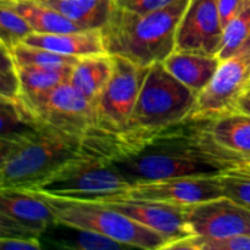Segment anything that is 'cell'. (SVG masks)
<instances>
[{"mask_svg": "<svg viewBox=\"0 0 250 250\" xmlns=\"http://www.w3.org/2000/svg\"><path fill=\"white\" fill-rule=\"evenodd\" d=\"M212 120L188 117L142 136L105 133L103 150L129 186L168 178L221 176L250 165L248 156L217 143Z\"/></svg>", "mask_w": 250, "mask_h": 250, "instance_id": "1", "label": "cell"}, {"mask_svg": "<svg viewBox=\"0 0 250 250\" xmlns=\"http://www.w3.org/2000/svg\"><path fill=\"white\" fill-rule=\"evenodd\" d=\"M189 0L149 12L134 14L114 5L102 31L106 53L142 67L164 62L176 48V32Z\"/></svg>", "mask_w": 250, "mask_h": 250, "instance_id": "2", "label": "cell"}, {"mask_svg": "<svg viewBox=\"0 0 250 250\" xmlns=\"http://www.w3.org/2000/svg\"><path fill=\"white\" fill-rule=\"evenodd\" d=\"M83 139L42 126L14 139H0V189H33L82 154Z\"/></svg>", "mask_w": 250, "mask_h": 250, "instance_id": "3", "label": "cell"}, {"mask_svg": "<svg viewBox=\"0 0 250 250\" xmlns=\"http://www.w3.org/2000/svg\"><path fill=\"white\" fill-rule=\"evenodd\" d=\"M198 94L171 75L164 62L149 67L127 127L121 131L142 136L188 119Z\"/></svg>", "mask_w": 250, "mask_h": 250, "instance_id": "4", "label": "cell"}, {"mask_svg": "<svg viewBox=\"0 0 250 250\" xmlns=\"http://www.w3.org/2000/svg\"><path fill=\"white\" fill-rule=\"evenodd\" d=\"M28 190L41 195L50 205L60 224L98 232L126 247L146 250L167 249L168 242L165 237L104 203L65 199L38 190Z\"/></svg>", "mask_w": 250, "mask_h": 250, "instance_id": "5", "label": "cell"}, {"mask_svg": "<svg viewBox=\"0 0 250 250\" xmlns=\"http://www.w3.org/2000/svg\"><path fill=\"white\" fill-rule=\"evenodd\" d=\"M131 186L109 163L83 153L32 190L58 198L110 202Z\"/></svg>", "mask_w": 250, "mask_h": 250, "instance_id": "6", "label": "cell"}, {"mask_svg": "<svg viewBox=\"0 0 250 250\" xmlns=\"http://www.w3.org/2000/svg\"><path fill=\"white\" fill-rule=\"evenodd\" d=\"M24 103L41 126L67 136L83 139L97 128L95 102L81 94L70 82Z\"/></svg>", "mask_w": 250, "mask_h": 250, "instance_id": "7", "label": "cell"}, {"mask_svg": "<svg viewBox=\"0 0 250 250\" xmlns=\"http://www.w3.org/2000/svg\"><path fill=\"white\" fill-rule=\"evenodd\" d=\"M114 58V72L95 100L97 128L117 133L127 127L149 67H142L121 56Z\"/></svg>", "mask_w": 250, "mask_h": 250, "instance_id": "8", "label": "cell"}, {"mask_svg": "<svg viewBox=\"0 0 250 250\" xmlns=\"http://www.w3.org/2000/svg\"><path fill=\"white\" fill-rule=\"evenodd\" d=\"M250 83V38L231 58L222 60L214 78L198 95L189 117L215 119L232 111Z\"/></svg>", "mask_w": 250, "mask_h": 250, "instance_id": "9", "label": "cell"}, {"mask_svg": "<svg viewBox=\"0 0 250 250\" xmlns=\"http://www.w3.org/2000/svg\"><path fill=\"white\" fill-rule=\"evenodd\" d=\"M220 197H224L221 180L220 176H212L168 178L138 183L131 186L128 190L122 193L114 200H149L188 207Z\"/></svg>", "mask_w": 250, "mask_h": 250, "instance_id": "10", "label": "cell"}, {"mask_svg": "<svg viewBox=\"0 0 250 250\" xmlns=\"http://www.w3.org/2000/svg\"><path fill=\"white\" fill-rule=\"evenodd\" d=\"M187 224L193 236L226 238L250 236V210L227 197L187 207Z\"/></svg>", "mask_w": 250, "mask_h": 250, "instance_id": "11", "label": "cell"}, {"mask_svg": "<svg viewBox=\"0 0 250 250\" xmlns=\"http://www.w3.org/2000/svg\"><path fill=\"white\" fill-rule=\"evenodd\" d=\"M222 36L216 0H189L176 32L175 50L219 55Z\"/></svg>", "mask_w": 250, "mask_h": 250, "instance_id": "12", "label": "cell"}, {"mask_svg": "<svg viewBox=\"0 0 250 250\" xmlns=\"http://www.w3.org/2000/svg\"><path fill=\"white\" fill-rule=\"evenodd\" d=\"M104 204L165 237L168 242L167 249L193 237L187 224V207L183 205L129 199L112 200Z\"/></svg>", "mask_w": 250, "mask_h": 250, "instance_id": "13", "label": "cell"}, {"mask_svg": "<svg viewBox=\"0 0 250 250\" xmlns=\"http://www.w3.org/2000/svg\"><path fill=\"white\" fill-rule=\"evenodd\" d=\"M0 214L6 215L39 237L58 224V217L50 205L28 189H0Z\"/></svg>", "mask_w": 250, "mask_h": 250, "instance_id": "14", "label": "cell"}, {"mask_svg": "<svg viewBox=\"0 0 250 250\" xmlns=\"http://www.w3.org/2000/svg\"><path fill=\"white\" fill-rule=\"evenodd\" d=\"M23 43L78 59L106 53L100 29L65 33H32L24 39Z\"/></svg>", "mask_w": 250, "mask_h": 250, "instance_id": "15", "label": "cell"}, {"mask_svg": "<svg viewBox=\"0 0 250 250\" xmlns=\"http://www.w3.org/2000/svg\"><path fill=\"white\" fill-rule=\"evenodd\" d=\"M220 63L217 55L177 50L164 61L168 72L198 95L211 82Z\"/></svg>", "mask_w": 250, "mask_h": 250, "instance_id": "16", "label": "cell"}, {"mask_svg": "<svg viewBox=\"0 0 250 250\" xmlns=\"http://www.w3.org/2000/svg\"><path fill=\"white\" fill-rule=\"evenodd\" d=\"M114 72V58L107 53L78 59L68 82L88 99H98Z\"/></svg>", "mask_w": 250, "mask_h": 250, "instance_id": "17", "label": "cell"}, {"mask_svg": "<svg viewBox=\"0 0 250 250\" xmlns=\"http://www.w3.org/2000/svg\"><path fill=\"white\" fill-rule=\"evenodd\" d=\"M83 29H102L114 7L112 0H38Z\"/></svg>", "mask_w": 250, "mask_h": 250, "instance_id": "18", "label": "cell"}, {"mask_svg": "<svg viewBox=\"0 0 250 250\" xmlns=\"http://www.w3.org/2000/svg\"><path fill=\"white\" fill-rule=\"evenodd\" d=\"M9 5H11L29 22L34 33H65L84 31L58 10L38 0H14Z\"/></svg>", "mask_w": 250, "mask_h": 250, "instance_id": "19", "label": "cell"}, {"mask_svg": "<svg viewBox=\"0 0 250 250\" xmlns=\"http://www.w3.org/2000/svg\"><path fill=\"white\" fill-rule=\"evenodd\" d=\"M211 129L224 148L250 158V115L229 111L215 117Z\"/></svg>", "mask_w": 250, "mask_h": 250, "instance_id": "20", "label": "cell"}, {"mask_svg": "<svg viewBox=\"0 0 250 250\" xmlns=\"http://www.w3.org/2000/svg\"><path fill=\"white\" fill-rule=\"evenodd\" d=\"M21 99L31 102L70 81L73 67L53 68L39 66H19Z\"/></svg>", "mask_w": 250, "mask_h": 250, "instance_id": "21", "label": "cell"}, {"mask_svg": "<svg viewBox=\"0 0 250 250\" xmlns=\"http://www.w3.org/2000/svg\"><path fill=\"white\" fill-rule=\"evenodd\" d=\"M0 139H14L41 128L26 103L21 99L0 98Z\"/></svg>", "mask_w": 250, "mask_h": 250, "instance_id": "22", "label": "cell"}, {"mask_svg": "<svg viewBox=\"0 0 250 250\" xmlns=\"http://www.w3.org/2000/svg\"><path fill=\"white\" fill-rule=\"evenodd\" d=\"M12 56L19 66H39V67L66 68L73 67L78 58L54 53L48 49L21 43L11 49Z\"/></svg>", "mask_w": 250, "mask_h": 250, "instance_id": "23", "label": "cell"}, {"mask_svg": "<svg viewBox=\"0 0 250 250\" xmlns=\"http://www.w3.org/2000/svg\"><path fill=\"white\" fill-rule=\"evenodd\" d=\"M250 38V0H244L241 11L224 28L220 60H226L238 53Z\"/></svg>", "mask_w": 250, "mask_h": 250, "instance_id": "24", "label": "cell"}, {"mask_svg": "<svg viewBox=\"0 0 250 250\" xmlns=\"http://www.w3.org/2000/svg\"><path fill=\"white\" fill-rule=\"evenodd\" d=\"M68 229V236L60 237L53 241L59 248L73 250H119L124 248L122 243L89 229H78L65 225Z\"/></svg>", "mask_w": 250, "mask_h": 250, "instance_id": "25", "label": "cell"}, {"mask_svg": "<svg viewBox=\"0 0 250 250\" xmlns=\"http://www.w3.org/2000/svg\"><path fill=\"white\" fill-rule=\"evenodd\" d=\"M34 33L29 22L16 11L11 5L1 4L0 9V37L1 44L14 49L19 44L23 43L24 39Z\"/></svg>", "mask_w": 250, "mask_h": 250, "instance_id": "26", "label": "cell"}, {"mask_svg": "<svg viewBox=\"0 0 250 250\" xmlns=\"http://www.w3.org/2000/svg\"><path fill=\"white\" fill-rule=\"evenodd\" d=\"M170 249L177 250H250V236H233L226 238L189 237L173 244Z\"/></svg>", "mask_w": 250, "mask_h": 250, "instance_id": "27", "label": "cell"}, {"mask_svg": "<svg viewBox=\"0 0 250 250\" xmlns=\"http://www.w3.org/2000/svg\"><path fill=\"white\" fill-rule=\"evenodd\" d=\"M224 197L250 210V170L247 166L220 176Z\"/></svg>", "mask_w": 250, "mask_h": 250, "instance_id": "28", "label": "cell"}, {"mask_svg": "<svg viewBox=\"0 0 250 250\" xmlns=\"http://www.w3.org/2000/svg\"><path fill=\"white\" fill-rule=\"evenodd\" d=\"M0 98L19 99L21 95L19 67L11 50L0 44Z\"/></svg>", "mask_w": 250, "mask_h": 250, "instance_id": "29", "label": "cell"}, {"mask_svg": "<svg viewBox=\"0 0 250 250\" xmlns=\"http://www.w3.org/2000/svg\"><path fill=\"white\" fill-rule=\"evenodd\" d=\"M112 1L119 9L144 15L164 9L177 0H112Z\"/></svg>", "mask_w": 250, "mask_h": 250, "instance_id": "30", "label": "cell"}, {"mask_svg": "<svg viewBox=\"0 0 250 250\" xmlns=\"http://www.w3.org/2000/svg\"><path fill=\"white\" fill-rule=\"evenodd\" d=\"M216 1L220 20H221L222 27L225 28L229 24V22L241 11L244 0H216Z\"/></svg>", "mask_w": 250, "mask_h": 250, "instance_id": "31", "label": "cell"}, {"mask_svg": "<svg viewBox=\"0 0 250 250\" xmlns=\"http://www.w3.org/2000/svg\"><path fill=\"white\" fill-rule=\"evenodd\" d=\"M2 250H38L42 249L41 238H0Z\"/></svg>", "mask_w": 250, "mask_h": 250, "instance_id": "32", "label": "cell"}, {"mask_svg": "<svg viewBox=\"0 0 250 250\" xmlns=\"http://www.w3.org/2000/svg\"><path fill=\"white\" fill-rule=\"evenodd\" d=\"M232 111L250 115V83L247 85V88L243 90V93L239 95L238 99L236 100Z\"/></svg>", "mask_w": 250, "mask_h": 250, "instance_id": "33", "label": "cell"}, {"mask_svg": "<svg viewBox=\"0 0 250 250\" xmlns=\"http://www.w3.org/2000/svg\"><path fill=\"white\" fill-rule=\"evenodd\" d=\"M247 167H248V168H249V170H250V165H248V166H247Z\"/></svg>", "mask_w": 250, "mask_h": 250, "instance_id": "34", "label": "cell"}]
</instances>
